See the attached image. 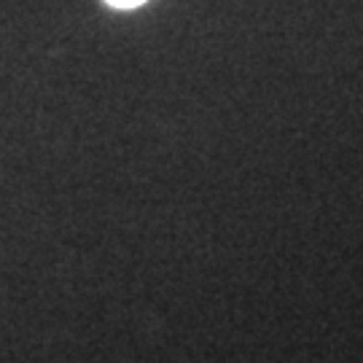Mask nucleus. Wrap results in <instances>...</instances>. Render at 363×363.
I'll return each instance as SVG.
<instances>
[{
	"instance_id": "1",
	"label": "nucleus",
	"mask_w": 363,
	"mask_h": 363,
	"mask_svg": "<svg viewBox=\"0 0 363 363\" xmlns=\"http://www.w3.org/2000/svg\"><path fill=\"white\" fill-rule=\"evenodd\" d=\"M111 6H116V9H135V6H140L145 0H108Z\"/></svg>"
}]
</instances>
